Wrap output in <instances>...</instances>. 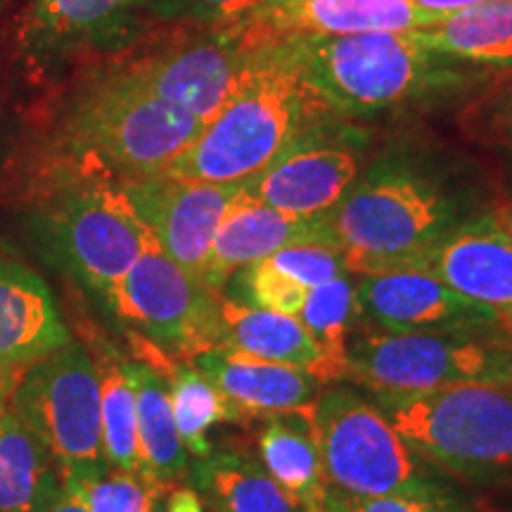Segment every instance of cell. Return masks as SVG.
<instances>
[{
  "label": "cell",
  "instance_id": "obj_10",
  "mask_svg": "<svg viewBox=\"0 0 512 512\" xmlns=\"http://www.w3.org/2000/svg\"><path fill=\"white\" fill-rule=\"evenodd\" d=\"M221 294L178 266L155 240L114 287L105 306L131 335L147 339L176 361L223 347Z\"/></svg>",
  "mask_w": 512,
  "mask_h": 512
},
{
  "label": "cell",
  "instance_id": "obj_3",
  "mask_svg": "<svg viewBox=\"0 0 512 512\" xmlns=\"http://www.w3.org/2000/svg\"><path fill=\"white\" fill-rule=\"evenodd\" d=\"M202 121L145 86L121 57L98 64L57 114V159L114 181L164 174L202 131Z\"/></svg>",
  "mask_w": 512,
  "mask_h": 512
},
{
  "label": "cell",
  "instance_id": "obj_29",
  "mask_svg": "<svg viewBox=\"0 0 512 512\" xmlns=\"http://www.w3.org/2000/svg\"><path fill=\"white\" fill-rule=\"evenodd\" d=\"M100 375V418L102 451L107 467L124 472H140L138 406L136 389L128 377L126 361L117 351L107 349L98 361Z\"/></svg>",
  "mask_w": 512,
  "mask_h": 512
},
{
  "label": "cell",
  "instance_id": "obj_11",
  "mask_svg": "<svg viewBox=\"0 0 512 512\" xmlns=\"http://www.w3.org/2000/svg\"><path fill=\"white\" fill-rule=\"evenodd\" d=\"M159 98L207 124L233 91L247 62L223 27H152L119 53Z\"/></svg>",
  "mask_w": 512,
  "mask_h": 512
},
{
  "label": "cell",
  "instance_id": "obj_26",
  "mask_svg": "<svg viewBox=\"0 0 512 512\" xmlns=\"http://www.w3.org/2000/svg\"><path fill=\"white\" fill-rule=\"evenodd\" d=\"M318 349V361L311 377L320 387L347 380L349 342L358 325L361 311L356 302V280L351 273L328 283L311 287L297 316Z\"/></svg>",
  "mask_w": 512,
  "mask_h": 512
},
{
  "label": "cell",
  "instance_id": "obj_17",
  "mask_svg": "<svg viewBox=\"0 0 512 512\" xmlns=\"http://www.w3.org/2000/svg\"><path fill=\"white\" fill-rule=\"evenodd\" d=\"M408 268L432 273L498 318H512V242L484 209L446 233Z\"/></svg>",
  "mask_w": 512,
  "mask_h": 512
},
{
  "label": "cell",
  "instance_id": "obj_39",
  "mask_svg": "<svg viewBox=\"0 0 512 512\" xmlns=\"http://www.w3.org/2000/svg\"><path fill=\"white\" fill-rule=\"evenodd\" d=\"M494 339L512 351V318H498L494 328Z\"/></svg>",
  "mask_w": 512,
  "mask_h": 512
},
{
  "label": "cell",
  "instance_id": "obj_6",
  "mask_svg": "<svg viewBox=\"0 0 512 512\" xmlns=\"http://www.w3.org/2000/svg\"><path fill=\"white\" fill-rule=\"evenodd\" d=\"M394 430L453 482L512 491V387L456 384L377 399Z\"/></svg>",
  "mask_w": 512,
  "mask_h": 512
},
{
  "label": "cell",
  "instance_id": "obj_34",
  "mask_svg": "<svg viewBox=\"0 0 512 512\" xmlns=\"http://www.w3.org/2000/svg\"><path fill=\"white\" fill-rule=\"evenodd\" d=\"M264 261L297 285L306 287V290L349 273L339 249L330 245H313V242L311 245L283 247L266 256Z\"/></svg>",
  "mask_w": 512,
  "mask_h": 512
},
{
  "label": "cell",
  "instance_id": "obj_2",
  "mask_svg": "<svg viewBox=\"0 0 512 512\" xmlns=\"http://www.w3.org/2000/svg\"><path fill=\"white\" fill-rule=\"evenodd\" d=\"M339 117L430 110L475 98L503 69L434 53L413 31H368L271 46Z\"/></svg>",
  "mask_w": 512,
  "mask_h": 512
},
{
  "label": "cell",
  "instance_id": "obj_14",
  "mask_svg": "<svg viewBox=\"0 0 512 512\" xmlns=\"http://www.w3.org/2000/svg\"><path fill=\"white\" fill-rule=\"evenodd\" d=\"M413 0H266L240 22L223 27L242 53L311 38L368 31H415L439 22Z\"/></svg>",
  "mask_w": 512,
  "mask_h": 512
},
{
  "label": "cell",
  "instance_id": "obj_13",
  "mask_svg": "<svg viewBox=\"0 0 512 512\" xmlns=\"http://www.w3.org/2000/svg\"><path fill=\"white\" fill-rule=\"evenodd\" d=\"M152 0H27L17 53L34 69L62 67L91 53H124L150 29Z\"/></svg>",
  "mask_w": 512,
  "mask_h": 512
},
{
  "label": "cell",
  "instance_id": "obj_23",
  "mask_svg": "<svg viewBox=\"0 0 512 512\" xmlns=\"http://www.w3.org/2000/svg\"><path fill=\"white\" fill-rule=\"evenodd\" d=\"M62 486L57 460L15 408L0 418V512H48Z\"/></svg>",
  "mask_w": 512,
  "mask_h": 512
},
{
  "label": "cell",
  "instance_id": "obj_30",
  "mask_svg": "<svg viewBox=\"0 0 512 512\" xmlns=\"http://www.w3.org/2000/svg\"><path fill=\"white\" fill-rule=\"evenodd\" d=\"M86 503L91 512H159L166 491L145 479L140 472L107 467L95 477L62 482Z\"/></svg>",
  "mask_w": 512,
  "mask_h": 512
},
{
  "label": "cell",
  "instance_id": "obj_4",
  "mask_svg": "<svg viewBox=\"0 0 512 512\" xmlns=\"http://www.w3.org/2000/svg\"><path fill=\"white\" fill-rule=\"evenodd\" d=\"M335 114L271 48L249 53L233 91L164 174L233 185L266 169L299 133Z\"/></svg>",
  "mask_w": 512,
  "mask_h": 512
},
{
  "label": "cell",
  "instance_id": "obj_20",
  "mask_svg": "<svg viewBox=\"0 0 512 512\" xmlns=\"http://www.w3.org/2000/svg\"><path fill=\"white\" fill-rule=\"evenodd\" d=\"M192 366L214 382L249 422L304 411L320 394V384L304 370L280 366L233 347L204 351L192 358Z\"/></svg>",
  "mask_w": 512,
  "mask_h": 512
},
{
  "label": "cell",
  "instance_id": "obj_28",
  "mask_svg": "<svg viewBox=\"0 0 512 512\" xmlns=\"http://www.w3.org/2000/svg\"><path fill=\"white\" fill-rule=\"evenodd\" d=\"M166 384H169L171 411H174L178 434H181L185 451L195 460L207 458L214 451L209 441L211 427L221 422L240 427L252 425L247 415L192 363L185 366L183 361H178L166 375Z\"/></svg>",
  "mask_w": 512,
  "mask_h": 512
},
{
  "label": "cell",
  "instance_id": "obj_35",
  "mask_svg": "<svg viewBox=\"0 0 512 512\" xmlns=\"http://www.w3.org/2000/svg\"><path fill=\"white\" fill-rule=\"evenodd\" d=\"M328 512H486L484 503L470 501L460 491L430 498H342L330 496Z\"/></svg>",
  "mask_w": 512,
  "mask_h": 512
},
{
  "label": "cell",
  "instance_id": "obj_12",
  "mask_svg": "<svg viewBox=\"0 0 512 512\" xmlns=\"http://www.w3.org/2000/svg\"><path fill=\"white\" fill-rule=\"evenodd\" d=\"M366 147L363 128L330 114L299 133L261 174L242 183V192L285 214L320 216L361 174Z\"/></svg>",
  "mask_w": 512,
  "mask_h": 512
},
{
  "label": "cell",
  "instance_id": "obj_31",
  "mask_svg": "<svg viewBox=\"0 0 512 512\" xmlns=\"http://www.w3.org/2000/svg\"><path fill=\"white\" fill-rule=\"evenodd\" d=\"M458 126L472 143L512 152V67L460 107Z\"/></svg>",
  "mask_w": 512,
  "mask_h": 512
},
{
  "label": "cell",
  "instance_id": "obj_32",
  "mask_svg": "<svg viewBox=\"0 0 512 512\" xmlns=\"http://www.w3.org/2000/svg\"><path fill=\"white\" fill-rule=\"evenodd\" d=\"M306 292H309L306 287L275 271L264 259L235 273L223 290V294L235 302L292 318H297L302 311Z\"/></svg>",
  "mask_w": 512,
  "mask_h": 512
},
{
  "label": "cell",
  "instance_id": "obj_15",
  "mask_svg": "<svg viewBox=\"0 0 512 512\" xmlns=\"http://www.w3.org/2000/svg\"><path fill=\"white\" fill-rule=\"evenodd\" d=\"M119 188L159 249L202 280L211 242L242 183L216 185L155 174L119 181Z\"/></svg>",
  "mask_w": 512,
  "mask_h": 512
},
{
  "label": "cell",
  "instance_id": "obj_22",
  "mask_svg": "<svg viewBox=\"0 0 512 512\" xmlns=\"http://www.w3.org/2000/svg\"><path fill=\"white\" fill-rule=\"evenodd\" d=\"M126 370L136 389L140 475L171 494L190 475V453L178 434L169 384L143 361H126Z\"/></svg>",
  "mask_w": 512,
  "mask_h": 512
},
{
  "label": "cell",
  "instance_id": "obj_18",
  "mask_svg": "<svg viewBox=\"0 0 512 512\" xmlns=\"http://www.w3.org/2000/svg\"><path fill=\"white\" fill-rule=\"evenodd\" d=\"M330 245L335 247L325 214L294 216L268 207L240 192L228 204L221 226L211 242L202 283L223 294L235 273L266 259L290 245Z\"/></svg>",
  "mask_w": 512,
  "mask_h": 512
},
{
  "label": "cell",
  "instance_id": "obj_19",
  "mask_svg": "<svg viewBox=\"0 0 512 512\" xmlns=\"http://www.w3.org/2000/svg\"><path fill=\"white\" fill-rule=\"evenodd\" d=\"M72 342L55 294L29 266L0 256V377L22 375Z\"/></svg>",
  "mask_w": 512,
  "mask_h": 512
},
{
  "label": "cell",
  "instance_id": "obj_16",
  "mask_svg": "<svg viewBox=\"0 0 512 512\" xmlns=\"http://www.w3.org/2000/svg\"><path fill=\"white\" fill-rule=\"evenodd\" d=\"M356 302L361 325L384 332L494 335L498 323V313L418 268L358 275Z\"/></svg>",
  "mask_w": 512,
  "mask_h": 512
},
{
  "label": "cell",
  "instance_id": "obj_41",
  "mask_svg": "<svg viewBox=\"0 0 512 512\" xmlns=\"http://www.w3.org/2000/svg\"><path fill=\"white\" fill-rule=\"evenodd\" d=\"M486 512H498L496 508H489V505H486Z\"/></svg>",
  "mask_w": 512,
  "mask_h": 512
},
{
  "label": "cell",
  "instance_id": "obj_40",
  "mask_svg": "<svg viewBox=\"0 0 512 512\" xmlns=\"http://www.w3.org/2000/svg\"><path fill=\"white\" fill-rule=\"evenodd\" d=\"M19 380H3L0 377V418H3L5 408L10 406V399H12V392H15Z\"/></svg>",
  "mask_w": 512,
  "mask_h": 512
},
{
  "label": "cell",
  "instance_id": "obj_9",
  "mask_svg": "<svg viewBox=\"0 0 512 512\" xmlns=\"http://www.w3.org/2000/svg\"><path fill=\"white\" fill-rule=\"evenodd\" d=\"M10 406L57 460L62 482L95 477L107 470L102 451L100 375L83 344L34 363L12 392Z\"/></svg>",
  "mask_w": 512,
  "mask_h": 512
},
{
  "label": "cell",
  "instance_id": "obj_21",
  "mask_svg": "<svg viewBox=\"0 0 512 512\" xmlns=\"http://www.w3.org/2000/svg\"><path fill=\"white\" fill-rule=\"evenodd\" d=\"M311 406L261 420L264 425L256 432V448L261 465L299 510L328 512L330 489L311 434Z\"/></svg>",
  "mask_w": 512,
  "mask_h": 512
},
{
  "label": "cell",
  "instance_id": "obj_27",
  "mask_svg": "<svg viewBox=\"0 0 512 512\" xmlns=\"http://www.w3.org/2000/svg\"><path fill=\"white\" fill-rule=\"evenodd\" d=\"M223 347H233L256 358L292 366L311 375L318 349L302 323L292 316L240 304L221 294Z\"/></svg>",
  "mask_w": 512,
  "mask_h": 512
},
{
  "label": "cell",
  "instance_id": "obj_36",
  "mask_svg": "<svg viewBox=\"0 0 512 512\" xmlns=\"http://www.w3.org/2000/svg\"><path fill=\"white\" fill-rule=\"evenodd\" d=\"M166 512H204L202 498L192 486H176L166 501Z\"/></svg>",
  "mask_w": 512,
  "mask_h": 512
},
{
  "label": "cell",
  "instance_id": "obj_1",
  "mask_svg": "<svg viewBox=\"0 0 512 512\" xmlns=\"http://www.w3.org/2000/svg\"><path fill=\"white\" fill-rule=\"evenodd\" d=\"M456 159L422 143L382 147L325 223L351 275L408 268L446 233L482 211Z\"/></svg>",
  "mask_w": 512,
  "mask_h": 512
},
{
  "label": "cell",
  "instance_id": "obj_25",
  "mask_svg": "<svg viewBox=\"0 0 512 512\" xmlns=\"http://www.w3.org/2000/svg\"><path fill=\"white\" fill-rule=\"evenodd\" d=\"M422 46L482 67H512V0H491L451 12L413 31Z\"/></svg>",
  "mask_w": 512,
  "mask_h": 512
},
{
  "label": "cell",
  "instance_id": "obj_33",
  "mask_svg": "<svg viewBox=\"0 0 512 512\" xmlns=\"http://www.w3.org/2000/svg\"><path fill=\"white\" fill-rule=\"evenodd\" d=\"M264 3L266 0H152L147 24L150 29L174 24L228 27Z\"/></svg>",
  "mask_w": 512,
  "mask_h": 512
},
{
  "label": "cell",
  "instance_id": "obj_5",
  "mask_svg": "<svg viewBox=\"0 0 512 512\" xmlns=\"http://www.w3.org/2000/svg\"><path fill=\"white\" fill-rule=\"evenodd\" d=\"M36 228L50 256L102 304L155 240L119 181L64 159L38 197Z\"/></svg>",
  "mask_w": 512,
  "mask_h": 512
},
{
  "label": "cell",
  "instance_id": "obj_7",
  "mask_svg": "<svg viewBox=\"0 0 512 512\" xmlns=\"http://www.w3.org/2000/svg\"><path fill=\"white\" fill-rule=\"evenodd\" d=\"M311 434L330 496L430 498L458 491L453 479L403 441L380 403L354 387H330L316 396Z\"/></svg>",
  "mask_w": 512,
  "mask_h": 512
},
{
  "label": "cell",
  "instance_id": "obj_37",
  "mask_svg": "<svg viewBox=\"0 0 512 512\" xmlns=\"http://www.w3.org/2000/svg\"><path fill=\"white\" fill-rule=\"evenodd\" d=\"M484 214L512 242V200H508V197H496V200L486 204Z\"/></svg>",
  "mask_w": 512,
  "mask_h": 512
},
{
  "label": "cell",
  "instance_id": "obj_38",
  "mask_svg": "<svg viewBox=\"0 0 512 512\" xmlns=\"http://www.w3.org/2000/svg\"><path fill=\"white\" fill-rule=\"evenodd\" d=\"M48 512H91V510L86 508V503H83L72 489H67V486L62 484L60 489H57V494L53 498V503H50Z\"/></svg>",
  "mask_w": 512,
  "mask_h": 512
},
{
  "label": "cell",
  "instance_id": "obj_24",
  "mask_svg": "<svg viewBox=\"0 0 512 512\" xmlns=\"http://www.w3.org/2000/svg\"><path fill=\"white\" fill-rule=\"evenodd\" d=\"M190 475L214 512H302L245 446L211 451Z\"/></svg>",
  "mask_w": 512,
  "mask_h": 512
},
{
  "label": "cell",
  "instance_id": "obj_8",
  "mask_svg": "<svg viewBox=\"0 0 512 512\" xmlns=\"http://www.w3.org/2000/svg\"><path fill=\"white\" fill-rule=\"evenodd\" d=\"M375 399L437 392L456 384H510L512 351L494 335L384 332L358 325L349 342V375Z\"/></svg>",
  "mask_w": 512,
  "mask_h": 512
},
{
  "label": "cell",
  "instance_id": "obj_42",
  "mask_svg": "<svg viewBox=\"0 0 512 512\" xmlns=\"http://www.w3.org/2000/svg\"><path fill=\"white\" fill-rule=\"evenodd\" d=\"M0 3H3V0H0Z\"/></svg>",
  "mask_w": 512,
  "mask_h": 512
}]
</instances>
